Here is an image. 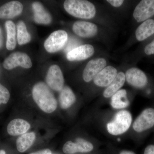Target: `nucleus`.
<instances>
[{
    "label": "nucleus",
    "instance_id": "1",
    "mask_svg": "<svg viewBox=\"0 0 154 154\" xmlns=\"http://www.w3.org/2000/svg\"><path fill=\"white\" fill-rule=\"evenodd\" d=\"M34 101L41 110L48 113H52L57 108L55 96L49 87L43 82L36 83L32 89Z\"/></svg>",
    "mask_w": 154,
    "mask_h": 154
},
{
    "label": "nucleus",
    "instance_id": "2",
    "mask_svg": "<svg viewBox=\"0 0 154 154\" xmlns=\"http://www.w3.org/2000/svg\"><path fill=\"white\" fill-rule=\"evenodd\" d=\"M65 11L73 17L91 19L95 17L96 9L94 4L85 0H66L64 2Z\"/></svg>",
    "mask_w": 154,
    "mask_h": 154
},
{
    "label": "nucleus",
    "instance_id": "3",
    "mask_svg": "<svg viewBox=\"0 0 154 154\" xmlns=\"http://www.w3.org/2000/svg\"><path fill=\"white\" fill-rule=\"evenodd\" d=\"M132 121V116L129 111L120 110L116 114L113 119L107 123V131L112 135L123 134L129 129Z\"/></svg>",
    "mask_w": 154,
    "mask_h": 154
},
{
    "label": "nucleus",
    "instance_id": "4",
    "mask_svg": "<svg viewBox=\"0 0 154 154\" xmlns=\"http://www.w3.org/2000/svg\"><path fill=\"white\" fill-rule=\"evenodd\" d=\"M68 34L65 30H59L53 32L44 42V48L48 52H57L64 46L68 39Z\"/></svg>",
    "mask_w": 154,
    "mask_h": 154
},
{
    "label": "nucleus",
    "instance_id": "5",
    "mask_svg": "<svg viewBox=\"0 0 154 154\" xmlns=\"http://www.w3.org/2000/svg\"><path fill=\"white\" fill-rule=\"evenodd\" d=\"M18 66L23 68H30L32 66V63L29 56L24 53H13L6 58L3 63V66L7 70L12 69Z\"/></svg>",
    "mask_w": 154,
    "mask_h": 154
},
{
    "label": "nucleus",
    "instance_id": "6",
    "mask_svg": "<svg viewBox=\"0 0 154 154\" xmlns=\"http://www.w3.org/2000/svg\"><path fill=\"white\" fill-rule=\"evenodd\" d=\"M154 126V109L146 108L136 119L133 128L136 132H142Z\"/></svg>",
    "mask_w": 154,
    "mask_h": 154
},
{
    "label": "nucleus",
    "instance_id": "7",
    "mask_svg": "<svg viewBox=\"0 0 154 154\" xmlns=\"http://www.w3.org/2000/svg\"><path fill=\"white\" fill-rule=\"evenodd\" d=\"M46 82L54 91H61L64 87V80L62 72L58 66L53 65L50 67L46 75Z\"/></svg>",
    "mask_w": 154,
    "mask_h": 154
},
{
    "label": "nucleus",
    "instance_id": "8",
    "mask_svg": "<svg viewBox=\"0 0 154 154\" xmlns=\"http://www.w3.org/2000/svg\"><path fill=\"white\" fill-rule=\"evenodd\" d=\"M154 16V0H143L138 4L133 13V17L137 22L148 20Z\"/></svg>",
    "mask_w": 154,
    "mask_h": 154
},
{
    "label": "nucleus",
    "instance_id": "9",
    "mask_svg": "<svg viewBox=\"0 0 154 154\" xmlns=\"http://www.w3.org/2000/svg\"><path fill=\"white\" fill-rule=\"evenodd\" d=\"M106 65L107 62L104 58H99L90 60L83 71V79L86 82H91Z\"/></svg>",
    "mask_w": 154,
    "mask_h": 154
},
{
    "label": "nucleus",
    "instance_id": "10",
    "mask_svg": "<svg viewBox=\"0 0 154 154\" xmlns=\"http://www.w3.org/2000/svg\"><path fill=\"white\" fill-rule=\"evenodd\" d=\"M94 148V145L90 142L79 138L76 140V142L67 141L64 144L63 151L66 154H73L77 152H89L92 151Z\"/></svg>",
    "mask_w": 154,
    "mask_h": 154
},
{
    "label": "nucleus",
    "instance_id": "11",
    "mask_svg": "<svg viewBox=\"0 0 154 154\" xmlns=\"http://www.w3.org/2000/svg\"><path fill=\"white\" fill-rule=\"evenodd\" d=\"M125 76L128 84L135 88H143L148 83L147 77L145 73L137 68H131L128 70Z\"/></svg>",
    "mask_w": 154,
    "mask_h": 154
},
{
    "label": "nucleus",
    "instance_id": "12",
    "mask_svg": "<svg viewBox=\"0 0 154 154\" xmlns=\"http://www.w3.org/2000/svg\"><path fill=\"white\" fill-rule=\"evenodd\" d=\"M118 72L114 67H105L94 79V84L100 87H108L115 79Z\"/></svg>",
    "mask_w": 154,
    "mask_h": 154
},
{
    "label": "nucleus",
    "instance_id": "13",
    "mask_svg": "<svg viewBox=\"0 0 154 154\" xmlns=\"http://www.w3.org/2000/svg\"><path fill=\"white\" fill-rule=\"evenodd\" d=\"M75 34L83 38H90L95 36L98 32L97 26L91 22L77 21L72 26Z\"/></svg>",
    "mask_w": 154,
    "mask_h": 154
},
{
    "label": "nucleus",
    "instance_id": "14",
    "mask_svg": "<svg viewBox=\"0 0 154 154\" xmlns=\"http://www.w3.org/2000/svg\"><path fill=\"white\" fill-rule=\"evenodd\" d=\"M94 53L93 46L90 44L84 45L75 48L68 52L66 57L70 61L83 60L91 57Z\"/></svg>",
    "mask_w": 154,
    "mask_h": 154
},
{
    "label": "nucleus",
    "instance_id": "15",
    "mask_svg": "<svg viewBox=\"0 0 154 154\" xmlns=\"http://www.w3.org/2000/svg\"><path fill=\"white\" fill-rule=\"evenodd\" d=\"M23 10V5L20 2H9L0 7V19H12L21 14Z\"/></svg>",
    "mask_w": 154,
    "mask_h": 154
},
{
    "label": "nucleus",
    "instance_id": "16",
    "mask_svg": "<svg viewBox=\"0 0 154 154\" xmlns=\"http://www.w3.org/2000/svg\"><path fill=\"white\" fill-rule=\"evenodd\" d=\"M34 13V20L38 24L47 25L52 21V17L43 5L39 2H34L32 5Z\"/></svg>",
    "mask_w": 154,
    "mask_h": 154
},
{
    "label": "nucleus",
    "instance_id": "17",
    "mask_svg": "<svg viewBox=\"0 0 154 154\" xmlns=\"http://www.w3.org/2000/svg\"><path fill=\"white\" fill-rule=\"evenodd\" d=\"M30 127L28 122L22 119H16L9 122L7 127V131L11 135L16 136L26 133Z\"/></svg>",
    "mask_w": 154,
    "mask_h": 154
},
{
    "label": "nucleus",
    "instance_id": "18",
    "mask_svg": "<svg viewBox=\"0 0 154 154\" xmlns=\"http://www.w3.org/2000/svg\"><path fill=\"white\" fill-rule=\"evenodd\" d=\"M154 33V20L149 19L144 21L136 30L135 35L139 41H142Z\"/></svg>",
    "mask_w": 154,
    "mask_h": 154
},
{
    "label": "nucleus",
    "instance_id": "19",
    "mask_svg": "<svg viewBox=\"0 0 154 154\" xmlns=\"http://www.w3.org/2000/svg\"><path fill=\"white\" fill-rule=\"evenodd\" d=\"M125 81V74L124 73L122 72L118 73L115 79L104 91L103 96L106 98L112 97L124 85Z\"/></svg>",
    "mask_w": 154,
    "mask_h": 154
},
{
    "label": "nucleus",
    "instance_id": "20",
    "mask_svg": "<svg viewBox=\"0 0 154 154\" xmlns=\"http://www.w3.org/2000/svg\"><path fill=\"white\" fill-rule=\"evenodd\" d=\"M76 101V96L72 89L68 86L63 87L60 91L59 102L62 109H67L73 105Z\"/></svg>",
    "mask_w": 154,
    "mask_h": 154
},
{
    "label": "nucleus",
    "instance_id": "21",
    "mask_svg": "<svg viewBox=\"0 0 154 154\" xmlns=\"http://www.w3.org/2000/svg\"><path fill=\"white\" fill-rule=\"evenodd\" d=\"M36 135L34 132L27 133L18 138L16 142L18 151L24 152L30 148L35 141Z\"/></svg>",
    "mask_w": 154,
    "mask_h": 154
},
{
    "label": "nucleus",
    "instance_id": "22",
    "mask_svg": "<svg viewBox=\"0 0 154 154\" xmlns=\"http://www.w3.org/2000/svg\"><path fill=\"white\" fill-rule=\"evenodd\" d=\"M129 105V101L127 97L126 90L122 89L117 91L111 99V105L114 109H123Z\"/></svg>",
    "mask_w": 154,
    "mask_h": 154
},
{
    "label": "nucleus",
    "instance_id": "23",
    "mask_svg": "<svg viewBox=\"0 0 154 154\" xmlns=\"http://www.w3.org/2000/svg\"><path fill=\"white\" fill-rule=\"evenodd\" d=\"M5 28L7 33L6 48L8 50H13L17 45L16 25L12 21H8L5 22Z\"/></svg>",
    "mask_w": 154,
    "mask_h": 154
},
{
    "label": "nucleus",
    "instance_id": "24",
    "mask_svg": "<svg viewBox=\"0 0 154 154\" xmlns=\"http://www.w3.org/2000/svg\"><path fill=\"white\" fill-rule=\"evenodd\" d=\"M17 41L19 45L27 44L31 40V36L28 33L25 22L19 21L17 24Z\"/></svg>",
    "mask_w": 154,
    "mask_h": 154
},
{
    "label": "nucleus",
    "instance_id": "25",
    "mask_svg": "<svg viewBox=\"0 0 154 154\" xmlns=\"http://www.w3.org/2000/svg\"><path fill=\"white\" fill-rule=\"evenodd\" d=\"M10 98V94L8 90L0 83V105L7 104Z\"/></svg>",
    "mask_w": 154,
    "mask_h": 154
},
{
    "label": "nucleus",
    "instance_id": "26",
    "mask_svg": "<svg viewBox=\"0 0 154 154\" xmlns=\"http://www.w3.org/2000/svg\"><path fill=\"white\" fill-rule=\"evenodd\" d=\"M144 52L147 55L154 54V40L146 46Z\"/></svg>",
    "mask_w": 154,
    "mask_h": 154
},
{
    "label": "nucleus",
    "instance_id": "27",
    "mask_svg": "<svg viewBox=\"0 0 154 154\" xmlns=\"http://www.w3.org/2000/svg\"><path fill=\"white\" fill-rule=\"evenodd\" d=\"M107 2L115 8H118L122 5L124 1L123 0H107Z\"/></svg>",
    "mask_w": 154,
    "mask_h": 154
},
{
    "label": "nucleus",
    "instance_id": "28",
    "mask_svg": "<svg viewBox=\"0 0 154 154\" xmlns=\"http://www.w3.org/2000/svg\"><path fill=\"white\" fill-rule=\"evenodd\" d=\"M144 154H154V145H150L145 149Z\"/></svg>",
    "mask_w": 154,
    "mask_h": 154
},
{
    "label": "nucleus",
    "instance_id": "29",
    "mask_svg": "<svg viewBox=\"0 0 154 154\" xmlns=\"http://www.w3.org/2000/svg\"><path fill=\"white\" fill-rule=\"evenodd\" d=\"M29 154H52L51 151L49 149H45L31 153Z\"/></svg>",
    "mask_w": 154,
    "mask_h": 154
},
{
    "label": "nucleus",
    "instance_id": "30",
    "mask_svg": "<svg viewBox=\"0 0 154 154\" xmlns=\"http://www.w3.org/2000/svg\"><path fill=\"white\" fill-rule=\"evenodd\" d=\"M119 154H136L134 152L128 150H123L120 152Z\"/></svg>",
    "mask_w": 154,
    "mask_h": 154
},
{
    "label": "nucleus",
    "instance_id": "31",
    "mask_svg": "<svg viewBox=\"0 0 154 154\" xmlns=\"http://www.w3.org/2000/svg\"><path fill=\"white\" fill-rule=\"evenodd\" d=\"M3 45V36L2 30L0 28V48L2 47Z\"/></svg>",
    "mask_w": 154,
    "mask_h": 154
},
{
    "label": "nucleus",
    "instance_id": "32",
    "mask_svg": "<svg viewBox=\"0 0 154 154\" xmlns=\"http://www.w3.org/2000/svg\"><path fill=\"white\" fill-rule=\"evenodd\" d=\"M0 154H6L4 150H0Z\"/></svg>",
    "mask_w": 154,
    "mask_h": 154
}]
</instances>
